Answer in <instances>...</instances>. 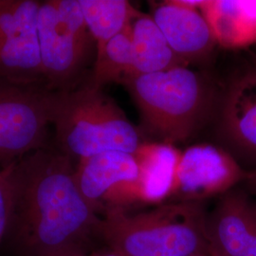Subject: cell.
Segmentation results:
<instances>
[{"mask_svg": "<svg viewBox=\"0 0 256 256\" xmlns=\"http://www.w3.org/2000/svg\"><path fill=\"white\" fill-rule=\"evenodd\" d=\"M52 126L54 146L72 160L114 150L134 153L144 142L118 104L88 80L59 92Z\"/></svg>", "mask_w": 256, "mask_h": 256, "instance_id": "cell-4", "label": "cell"}, {"mask_svg": "<svg viewBox=\"0 0 256 256\" xmlns=\"http://www.w3.org/2000/svg\"><path fill=\"white\" fill-rule=\"evenodd\" d=\"M207 214L202 202H169L140 212L108 208L99 238L118 256L208 254Z\"/></svg>", "mask_w": 256, "mask_h": 256, "instance_id": "cell-2", "label": "cell"}, {"mask_svg": "<svg viewBox=\"0 0 256 256\" xmlns=\"http://www.w3.org/2000/svg\"><path fill=\"white\" fill-rule=\"evenodd\" d=\"M92 38L96 52L124 32L138 10L126 0H78Z\"/></svg>", "mask_w": 256, "mask_h": 256, "instance_id": "cell-16", "label": "cell"}, {"mask_svg": "<svg viewBox=\"0 0 256 256\" xmlns=\"http://www.w3.org/2000/svg\"><path fill=\"white\" fill-rule=\"evenodd\" d=\"M182 152L173 144L142 142L134 155L140 166L138 204H164L171 198Z\"/></svg>", "mask_w": 256, "mask_h": 256, "instance_id": "cell-13", "label": "cell"}, {"mask_svg": "<svg viewBox=\"0 0 256 256\" xmlns=\"http://www.w3.org/2000/svg\"><path fill=\"white\" fill-rule=\"evenodd\" d=\"M130 32L133 50L132 77L176 66H189L173 52L151 16L138 12L131 22Z\"/></svg>", "mask_w": 256, "mask_h": 256, "instance_id": "cell-15", "label": "cell"}, {"mask_svg": "<svg viewBox=\"0 0 256 256\" xmlns=\"http://www.w3.org/2000/svg\"><path fill=\"white\" fill-rule=\"evenodd\" d=\"M40 4L36 0H0V82L46 84L37 30Z\"/></svg>", "mask_w": 256, "mask_h": 256, "instance_id": "cell-7", "label": "cell"}, {"mask_svg": "<svg viewBox=\"0 0 256 256\" xmlns=\"http://www.w3.org/2000/svg\"><path fill=\"white\" fill-rule=\"evenodd\" d=\"M140 166L134 153L106 151L80 158L75 167L78 188L96 212L102 214V200L114 188L138 182Z\"/></svg>", "mask_w": 256, "mask_h": 256, "instance_id": "cell-12", "label": "cell"}, {"mask_svg": "<svg viewBox=\"0 0 256 256\" xmlns=\"http://www.w3.org/2000/svg\"><path fill=\"white\" fill-rule=\"evenodd\" d=\"M74 160L52 144L3 170L12 209L6 234L23 256L86 252L99 238L101 216L80 192Z\"/></svg>", "mask_w": 256, "mask_h": 256, "instance_id": "cell-1", "label": "cell"}, {"mask_svg": "<svg viewBox=\"0 0 256 256\" xmlns=\"http://www.w3.org/2000/svg\"><path fill=\"white\" fill-rule=\"evenodd\" d=\"M124 86L137 104L142 130L173 146L198 132L216 102L212 81L188 66L133 76Z\"/></svg>", "mask_w": 256, "mask_h": 256, "instance_id": "cell-3", "label": "cell"}, {"mask_svg": "<svg viewBox=\"0 0 256 256\" xmlns=\"http://www.w3.org/2000/svg\"><path fill=\"white\" fill-rule=\"evenodd\" d=\"M130 26L110 39L95 55L88 82L102 88L106 84H124L133 75V50Z\"/></svg>", "mask_w": 256, "mask_h": 256, "instance_id": "cell-17", "label": "cell"}, {"mask_svg": "<svg viewBox=\"0 0 256 256\" xmlns=\"http://www.w3.org/2000/svg\"><path fill=\"white\" fill-rule=\"evenodd\" d=\"M252 72H256V64H254V68H252Z\"/></svg>", "mask_w": 256, "mask_h": 256, "instance_id": "cell-23", "label": "cell"}, {"mask_svg": "<svg viewBox=\"0 0 256 256\" xmlns=\"http://www.w3.org/2000/svg\"><path fill=\"white\" fill-rule=\"evenodd\" d=\"M59 92L46 84L18 86L0 82V171L25 156L50 146Z\"/></svg>", "mask_w": 256, "mask_h": 256, "instance_id": "cell-6", "label": "cell"}, {"mask_svg": "<svg viewBox=\"0 0 256 256\" xmlns=\"http://www.w3.org/2000/svg\"><path fill=\"white\" fill-rule=\"evenodd\" d=\"M38 38L46 86L66 92L80 86L96 44L78 0L41 2Z\"/></svg>", "mask_w": 256, "mask_h": 256, "instance_id": "cell-5", "label": "cell"}, {"mask_svg": "<svg viewBox=\"0 0 256 256\" xmlns=\"http://www.w3.org/2000/svg\"><path fill=\"white\" fill-rule=\"evenodd\" d=\"M151 16L174 54L188 66L206 59L216 45L200 9L185 0L160 2L154 6Z\"/></svg>", "mask_w": 256, "mask_h": 256, "instance_id": "cell-10", "label": "cell"}, {"mask_svg": "<svg viewBox=\"0 0 256 256\" xmlns=\"http://www.w3.org/2000/svg\"><path fill=\"white\" fill-rule=\"evenodd\" d=\"M242 183L244 184L248 194L256 196V168L250 171H246V176Z\"/></svg>", "mask_w": 256, "mask_h": 256, "instance_id": "cell-19", "label": "cell"}, {"mask_svg": "<svg viewBox=\"0 0 256 256\" xmlns=\"http://www.w3.org/2000/svg\"><path fill=\"white\" fill-rule=\"evenodd\" d=\"M256 234V202L246 191L232 189L207 214L209 256H244Z\"/></svg>", "mask_w": 256, "mask_h": 256, "instance_id": "cell-9", "label": "cell"}, {"mask_svg": "<svg viewBox=\"0 0 256 256\" xmlns=\"http://www.w3.org/2000/svg\"><path fill=\"white\" fill-rule=\"evenodd\" d=\"M209 256L208 254H198V256Z\"/></svg>", "mask_w": 256, "mask_h": 256, "instance_id": "cell-24", "label": "cell"}, {"mask_svg": "<svg viewBox=\"0 0 256 256\" xmlns=\"http://www.w3.org/2000/svg\"><path fill=\"white\" fill-rule=\"evenodd\" d=\"M12 209V194L9 180L4 171H0V246L5 241L9 229Z\"/></svg>", "mask_w": 256, "mask_h": 256, "instance_id": "cell-18", "label": "cell"}, {"mask_svg": "<svg viewBox=\"0 0 256 256\" xmlns=\"http://www.w3.org/2000/svg\"><path fill=\"white\" fill-rule=\"evenodd\" d=\"M88 254V252H68L55 254L45 256H86Z\"/></svg>", "mask_w": 256, "mask_h": 256, "instance_id": "cell-22", "label": "cell"}, {"mask_svg": "<svg viewBox=\"0 0 256 256\" xmlns=\"http://www.w3.org/2000/svg\"><path fill=\"white\" fill-rule=\"evenodd\" d=\"M244 256H256V234L254 238H252V241L250 242Z\"/></svg>", "mask_w": 256, "mask_h": 256, "instance_id": "cell-21", "label": "cell"}, {"mask_svg": "<svg viewBox=\"0 0 256 256\" xmlns=\"http://www.w3.org/2000/svg\"><path fill=\"white\" fill-rule=\"evenodd\" d=\"M86 256H118L114 252H112L110 248H102L99 250H95L92 254H88Z\"/></svg>", "mask_w": 256, "mask_h": 256, "instance_id": "cell-20", "label": "cell"}, {"mask_svg": "<svg viewBox=\"0 0 256 256\" xmlns=\"http://www.w3.org/2000/svg\"><path fill=\"white\" fill-rule=\"evenodd\" d=\"M200 10L216 44L240 48L256 43V0H205Z\"/></svg>", "mask_w": 256, "mask_h": 256, "instance_id": "cell-14", "label": "cell"}, {"mask_svg": "<svg viewBox=\"0 0 256 256\" xmlns=\"http://www.w3.org/2000/svg\"><path fill=\"white\" fill-rule=\"evenodd\" d=\"M245 176L246 171L223 148L208 144L192 146L180 154L170 200L202 202L229 192Z\"/></svg>", "mask_w": 256, "mask_h": 256, "instance_id": "cell-8", "label": "cell"}, {"mask_svg": "<svg viewBox=\"0 0 256 256\" xmlns=\"http://www.w3.org/2000/svg\"><path fill=\"white\" fill-rule=\"evenodd\" d=\"M220 132L238 154L256 160V72L238 77L223 97Z\"/></svg>", "mask_w": 256, "mask_h": 256, "instance_id": "cell-11", "label": "cell"}]
</instances>
